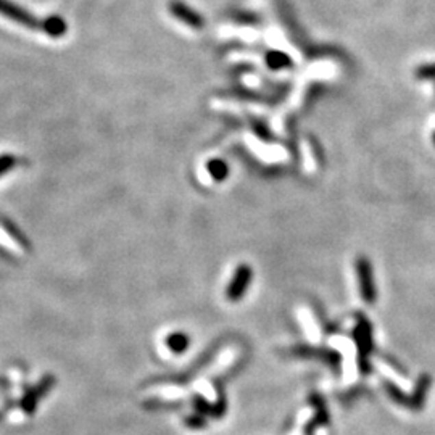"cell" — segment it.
I'll list each match as a JSON object with an SVG mask.
<instances>
[{"instance_id": "obj_6", "label": "cell", "mask_w": 435, "mask_h": 435, "mask_svg": "<svg viewBox=\"0 0 435 435\" xmlns=\"http://www.w3.org/2000/svg\"><path fill=\"white\" fill-rule=\"evenodd\" d=\"M166 347L173 351V353H177V355L184 353L187 348H189V337L182 332L169 334V336L166 337Z\"/></svg>"}, {"instance_id": "obj_4", "label": "cell", "mask_w": 435, "mask_h": 435, "mask_svg": "<svg viewBox=\"0 0 435 435\" xmlns=\"http://www.w3.org/2000/svg\"><path fill=\"white\" fill-rule=\"evenodd\" d=\"M0 15L10 18L12 21L18 23V25L33 27V29L40 26L38 20H36L31 13H27L25 8H21L20 5H16V3L10 2V0H0Z\"/></svg>"}, {"instance_id": "obj_8", "label": "cell", "mask_w": 435, "mask_h": 435, "mask_svg": "<svg viewBox=\"0 0 435 435\" xmlns=\"http://www.w3.org/2000/svg\"><path fill=\"white\" fill-rule=\"evenodd\" d=\"M266 63L273 68V70H282V68L292 66L290 57L282 52H269L266 55Z\"/></svg>"}, {"instance_id": "obj_11", "label": "cell", "mask_w": 435, "mask_h": 435, "mask_svg": "<svg viewBox=\"0 0 435 435\" xmlns=\"http://www.w3.org/2000/svg\"><path fill=\"white\" fill-rule=\"evenodd\" d=\"M416 77L418 79H435V63H429V65H423L416 70Z\"/></svg>"}, {"instance_id": "obj_5", "label": "cell", "mask_w": 435, "mask_h": 435, "mask_svg": "<svg viewBox=\"0 0 435 435\" xmlns=\"http://www.w3.org/2000/svg\"><path fill=\"white\" fill-rule=\"evenodd\" d=\"M169 12H171L173 16H176L177 20L186 23L187 26H192V27L203 26V20H201L199 13L192 10L190 7H187L186 3L179 2V0H173V2L169 3Z\"/></svg>"}, {"instance_id": "obj_10", "label": "cell", "mask_w": 435, "mask_h": 435, "mask_svg": "<svg viewBox=\"0 0 435 435\" xmlns=\"http://www.w3.org/2000/svg\"><path fill=\"white\" fill-rule=\"evenodd\" d=\"M208 171L212 173V176L214 177V179L218 181H223L224 177L227 176V164L224 162H219V160H216V162H210L208 164Z\"/></svg>"}, {"instance_id": "obj_7", "label": "cell", "mask_w": 435, "mask_h": 435, "mask_svg": "<svg viewBox=\"0 0 435 435\" xmlns=\"http://www.w3.org/2000/svg\"><path fill=\"white\" fill-rule=\"evenodd\" d=\"M429 384H430V379L427 377V375H423V377L419 379L418 386H416V390H414V393H413V398H411V400H410V405L413 406L414 410H419L421 406L424 405L425 392H427Z\"/></svg>"}, {"instance_id": "obj_13", "label": "cell", "mask_w": 435, "mask_h": 435, "mask_svg": "<svg viewBox=\"0 0 435 435\" xmlns=\"http://www.w3.org/2000/svg\"><path fill=\"white\" fill-rule=\"evenodd\" d=\"M186 425H189V427L192 429H200V427H205V419L203 418H187L186 419Z\"/></svg>"}, {"instance_id": "obj_14", "label": "cell", "mask_w": 435, "mask_h": 435, "mask_svg": "<svg viewBox=\"0 0 435 435\" xmlns=\"http://www.w3.org/2000/svg\"><path fill=\"white\" fill-rule=\"evenodd\" d=\"M434 144H435V134H434Z\"/></svg>"}, {"instance_id": "obj_1", "label": "cell", "mask_w": 435, "mask_h": 435, "mask_svg": "<svg viewBox=\"0 0 435 435\" xmlns=\"http://www.w3.org/2000/svg\"><path fill=\"white\" fill-rule=\"evenodd\" d=\"M355 271L356 277H358V286H360V294L364 303L373 305L375 299H377V288H375L374 281V271L371 261L366 256H358L355 260Z\"/></svg>"}, {"instance_id": "obj_12", "label": "cell", "mask_w": 435, "mask_h": 435, "mask_svg": "<svg viewBox=\"0 0 435 435\" xmlns=\"http://www.w3.org/2000/svg\"><path fill=\"white\" fill-rule=\"evenodd\" d=\"M15 163V160L12 157H0V174H3L5 171H8Z\"/></svg>"}, {"instance_id": "obj_3", "label": "cell", "mask_w": 435, "mask_h": 435, "mask_svg": "<svg viewBox=\"0 0 435 435\" xmlns=\"http://www.w3.org/2000/svg\"><path fill=\"white\" fill-rule=\"evenodd\" d=\"M53 384H55V379L52 377V375H49V377L42 379V381H40L34 388H31V390L27 392L21 400L23 411H25L26 414H33L36 408H38L39 401L47 395V392L52 390Z\"/></svg>"}, {"instance_id": "obj_9", "label": "cell", "mask_w": 435, "mask_h": 435, "mask_svg": "<svg viewBox=\"0 0 435 435\" xmlns=\"http://www.w3.org/2000/svg\"><path fill=\"white\" fill-rule=\"evenodd\" d=\"M42 26H44V29L47 31L50 36H55V38H57V36H62L63 33H65V29H66L65 21H63L62 18H57V16L50 18V20L45 21Z\"/></svg>"}, {"instance_id": "obj_2", "label": "cell", "mask_w": 435, "mask_h": 435, "mask_svg": "<svg viewBox=\"0 0 435 435\" xmlns=\"http://www.w3.org/2000/svg\"><path fill=\"white\" fill-rule=\"evenodd\" d=\"M251 277H253V271H251L249 264H239L226 288V299L231 301H239L240 299H244L247 288L250 287Z\"/></svg>"}, {"instance_id": "obj_15", "label": "cell", "mask_w": 435, "mask_h": 435, "mask_svg": "<svg viewBox=\"0 0 435 435\" xmlns=\"http://www.w3.org/2000/svg\"><path fill=\"white\" fill-rule=\"evenodd\" d=\"M0 418H2V416H0Z\"/></svg>"}]
</instances>
